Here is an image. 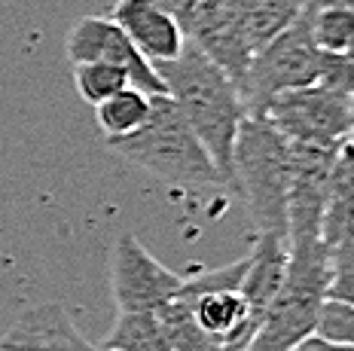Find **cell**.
<instances>
[{"label":"cell","mask_w":354,"mask_h":351,"mask_svg":"<svg viewBox=\"0 0 354 351\" xmlns=\"http://www.w3.org/2000/svg\"><path fill=\"white\" fill-rule=\"evenodd\" d=\"M257 116L269 120L287 141L336 144L354 122V98L315 83L269 98Z\"/></svg>","instance_id":"8992f818"},{"label":"cell","mask_w":354,"mask_h":351,"mask_svg":"<svg viewBox=\"0 0 354 351\" xmlns=\"http://www.w3.org/2000/svg\"><path fill=\"white\" fill-rule=\"evenodd\" d=\"M284 269H287V238L272 236V232H257L254 245L248 251V269L239 290L248 299L250 312L260 321L263 312L269 309V303L275 299L278 287H281Z\"/></svg>","instance_id":"7c38bea8"},{"label":"cell","mask_w":354,"mask_h":351,"mask_svg":"<svg viewBox=\"0 0 354 351\" xmlns=\"http://www.w3.org/2000/svg\"><path fill=\"white\" fill-rule=\"evenodd\" d=\"M153 68L165 83V95L180 107L183 120L208 150L211 162L220 171V180L232 184L235 135H239L241 120L248 116L239 86L189 40L177 58L153 64Z\"/></svg>","instance_id":"6da1fadb"},{"label":"cell","mask_w":354,"mask_h":351,"mask_svg":"<svg viewBox=\"0 0 354 351\" xmlns=\"http://www.w3.org/2000/svg\"><path fill=\"white\" fill-rule=\"evenodd\" d=\"M107 147L122 162L141 168L168 187L198 189L223 184L208 150L202 147L196 131L183 120L180 107L168 95H153L150 116H147L144 126L125 137L107 141Z\"/></svg>","instance_id":"7a4b0ae2"},{"label":"cell","mask_w":354,"mask_h":351,"mask_svg":"<svg viewBox=\"0 0 354 351\" xmlns=\"http://www.w3.org/2000/svg\"><path fill=\"white\" fill-rule=\"evenodd\" d=\"M153 3H159L162 10H168V12H171V16L183 25V21H187V16L196 10L198 3H202V0H153Z\"/></svg>","instance_id":"44dd1931"},{"label":"cell","mask_w":354,"mask_h":351,"mask_svg":"<svg viewBox=\"0 0 354 351\" xmlns=\"http://www.w3.org/2000/svg\"><path fill=\"white\" fill-rule=\"evenodd\" d=\"M150 98L135 86H125L116 95H110L107 101L95 104V122H98L101 135L107 141H116V137H125L131 131H138L150 116Z\"/></svg>","instance_id":"9a60e30c"},{"label":"cell","mask_w":354,"mask_h":351,"mask_svg":"<svg viewBox=\"0 0 354 351\" xmlns=\"http://www.w3.org/2000/svg\"><path fill=\"white\" fill-rule=\"evenodd\" d=\"M3 351H95L71 312L58 303L28 309L0 339Z\"/></svg>","instance_id":"8fae6325"},{"label":"cell","mask_w":354,"mask_h":351,"mask_svg":"<svg viewBox=\"0 0 354 351\" xmlns=\"http://www.w3.org/2000/svg\"><path fill=\"white\" fill-rule=\"evenodd\" d=\"M318 333L327 336V339L348 342V345H354V305L327 299V303H324V309H321Z\"/></svg>","instance_id":"d6986e66"},{"label":"cell","mask_w":354,"mask_h":351,"mask_svg":"<svg viewBox=\"0 0 354 351\" xmlns=\"http://www.w3.org/2000/svg\"><path fill=\"white\" fill-rule=\"evenodd\" d=\"M345 3H348V6H351V12H354V0H345Z\"/></svg>","instance_id":"603a6c76"},{"label":"cell","mask_w":354,"mask_h":351,"mask_svg":"<svg viewBox=\"0 0 354 351\" xmlns=\"http://www.w3.org/2000/svg\"><path fill=\"white\" fill-rule=\"evenodd\" d=\"M308 3L312 0H232V10L239 16L250 53H257L290 21H297Z\"/></svg>","instance_id":"5bb4252c"},{"label":"cell","mask_w":354,"mask_h":351,"mask_svg":"<svg viewBox=\"0 0 354 351\" xmlns=\"http://www.w3.org/2000/svg\"><path fill=\"white\" fill-rule=\"evenodd\" d=\"M110 19L125 31V37L138 46L150 64L171 61L187 46L180 21L153 0H116Z\"/></svg>","instance_id":"30bf717a"},{"label":"cell","mask_w":354,"mask_h":351,"mask_svg":"<svg viewBox=\"0 0 354 351\" xmlns=\"http://www.w3.org/2000/svg\"><path fill=\"white\" fill-rule=\"evenodd\" d=\"M330 287V247L321 238L287 241V269L275 299L263 312L245 351H293L318 333L321 309Z\"/></svg>","instance_id":"3957f363"},{"label":"cell","mask_w":354,"mask_h":351,"mask_svg":"<svg viewBox=\"0 0 354 351\" xmlns=\"http://www.w3.org/2000/svg\"><path fill=\"white\" fill-rule=\"evenodd\" d=\"M101 348L110 351H171L156 312H120Z\"/></svg>","instance_id":"2e32d148"},{"label":"cell","mask_w":354,"mask_h":351,"mask_svg":"<svg viewBox=\"0 0 354 351\" xmlns=\"http://www.w3.org/2000/svg\"><path fill=\"white\" fill-rule=\"evenodd\" d=\"M293 351H354V345H348V342L327 339V336H321V333H312L308 339H302Z\"/></svg>","instance_id":"ffe728a7"},{"label":"cell","mask_w":354,"mask_h":351,"mask_svg":"<svg viewBox=\"0 0 354 351\" xmlns=\"http://www.w3.org/2000/svg\"><path fill=\"white\" fill-rule=\"evenodd\" d=\"M308 34L321 53H345L354 43V12L345 0H312Z\"/></svg>","instance_id":"e0dca14e"},{"label":"cell","mask_w":354,"mask_h":351,"mask_svg":"<svg viewBox=\"0 0 354 351\" xmlns=\"http://www.w3.org/2000/svg\"><path fill=\"white\" fill-rule=\"evenodd\" d=\"M345 55H348V58H351V61H354V43H351V46H348V49H345Z\"/></svg>","instance_id":"7402d4cb"},{"label":"cell","mask_w":354,"mask_h":351,"mask_svg":"<svg viewBox=\"0 0 354 351\" xmlns=\"http://www.w3.org/2000/svg\"><path fill=\"white\" fill-rule=\"evenodd\" d=\"M73 83H77V92L80 98L88 101V104H101L107 101L110 95H116L120 89H125L129 77L125 70L113 68V64H104V61H83V64H73Z\"/></svg>","instance_id":"ac0fdd59"},{"label":"cell","mask_w":354,"mask_h":351,"mask_svg":"<svg viewBox=\"0 0 354 351\" xmlns=\"http://www.w3.org/2000/svg\"><path fill=\"white\" fill-rule=\"evenodd\" d=\"M232 187L241 189L257 232L287 238L290 141L263 116L248 113L232 147Z\"/></svg>","instance_id":"277c9868"},{"label":"cell","mask_w":354,"mask_h":351,"mask_svg":"<svg viewBox=\"0 0 354 351\" xmlns=\"http://www.w3.org/2000/svg\"><path fill=\"white\" fill-rule=\"evenodd\" d=\"M95 351H110V348H101V345H98V348H95Z\"/></svg>","instance_id":"cb8c5ba5"},{"label":"cell","mask_w":354,"mask_h":351,"mask_svg":"<svg viewBox=\"0 0 354 351\" xmlns=\"http://www.w3.org/2000/svg\"><path fill=\"white\" fill-rule=\"evenodd\" d=\"M351 229H354V122L336 141L321 238L327 247H333L336 241H342Z\"/></svg>","instance_id":"4fadbf2b"},{"label":"cell","mask_w":354,"mask_h":351,"mask_svg":"<svg viewBox=\"0 0 354 351\" xmlns=\"http://www.w3.org/2000/svg\"><path fill=\"white\" fill-rule=\"evenodd\" d=\"M336 144L290 141V189H287V241L321 238L330 168ZM324 241V238H321Z\"/></svg>","instance_id":"9c48e42d"},{"label":"cell","mask_w":354,"mask_h":351,"mask_svg":"<svg viewBox=\"0 0 354 351\" xmlns=\"http://www.w3.org/2000/svg\"><path fill=\"white\" fill-rule=\"evenodd\" d=\"M64 53L71 64L104 61L125 70L129 83L147 95H165V83L159 79L156 68L138 53V46L125 37V31L110 16H83L71 25L64 37Z\"/></svg>","instance_id":"ba28073f"},{"label":"cell","mask_w":354,"mask_h":351,"mask_svg":"<svg viewBox=\"0 0 354 351\" xmlns=\"http://www.w3.org/2000/svg\"><path fill=\"white\" fill-rule=\"evenodd\" d=\"M183 278L165 269L131 232H120L110 254V294L116 312H156L168 303Z\"/></svg>","instance_id":"52a82bcc"},{"label":"cell","mask_w":354,"mask_h":351,"mask_svg":"<svg viewBox=\"0 0 354 351\" xmlns=\"http://www.w3.org/2000/svg\"><path fill=\"white\" fill-rule=\"evenodd\" d=\"M321 64L324 53L308 34V12H302L297 21H290L281 34H275L266 46L250 55L248 70L239 83L245 111L257 116L266 107V101L275 95L315 86L321 77Z\"/></svg>","instance_id":"5b68a950"},{"label":"cell","mask_w":354,"mask_h":351,"mask_svg":"<svg viewBox=\"0 0 354 351\" xmlns=\"http://www.w3.org/2000/svg\"><path fill=\"white\" fill-rule=\"evenodd\" d=\"M0 351H3V348H0Z\"/></svg>","instance_id":"d4e9b609"}]
</instances>
